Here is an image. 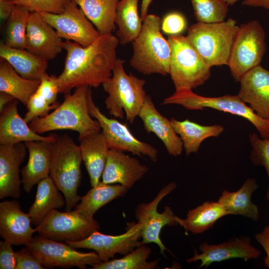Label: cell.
I'll list each match as a JSON object with an SVG mask.
<instances>
[{
	"label": "cell",
	"instance_id": "6da1fadb",
	"mask_svg": "<svg viewBox=\"0 0 269 269\" xmlns=\"http://www.w3.org/2000/svg\"><path fill=\"white\" fill-rule=\"evenodd\" d=\"M119 43L112 33L101 35L87 46L70 40L64 42L66 55L63 70L57 77L59 93L69 94L74 88H98L102 85L112 75Z\"/></svg>",
	"mask_w": 269,
	"mask_h": 269
},
{
	"label": "cell",
	"instance_id": "7a4b0ae2",
	"mask_svg": "<svg viewBox=\"0 0 269 269\" xmlns=\"http://www.w3.org/2000/svg\"><path fill=\"white\" fill-rule=\"evenodd\" d=\"M89 87L76 88L73 94L64 95V99L51 113L31 121L30 128L42 134L49 131L68 130L76 131L79 137L93 131H101L96 120L92 118L88 105Z\"/></svg>",
	"mask_w": 269,
	"mask_h": 269
},
{
	"label": "cell",
	"instance_id": "3957f363",
	"mask_svg": "<svg viewBox=\"0 0 269 269\" xmlns=\"http://www.w3.org/2000/svg\"><path fill=\"white\" fill-rule=\"evenodd\" d=\"M161 19L148 14L143 21L141 32L133 41L131 66L144 75L169 74L171 49L161 33Z\"/></svg>",
	"mask_w": 269,
	"mask_h": 269
},
{
	"label": "cell",
	"instance_id": "277c9868",
	"mask_svg": "<svg viewBox=\"0 0 269 269\" xmlns=\"http://www.w3.org/2000/svg\"><path fill=\"white\" fill-rule=\"evenodd\" d=\"M125 61L118 58L112 76L102 85L108 96L105 104L109 114L133 124L144 102L147 95L143 88L145 81L126 73Z\"/></svg>",
	"mask_w": 269,
	"mask_h": 269
},
{
	"label": "cell",
	"instance_id": "5b68a950",
	"mask_svg": "<svg viewBox=\"0 0 269 269\" xmlns=\"http://www.w3.org/2000/svg\"><path fill=\"white\" fill-rule=\"evenodd\" d=\"M82 161L79 145L67 134L58 135L52 143L49 176L65 197V211H71L81 199L78 189Z\"/></svg>",
	"mask_w": 269,
	"mask_h": 269
},
{
	"label": "cell",
	"instance_id": "8992f818",
	"mask_svg": "<svg viewBox=\"0 0 269 269\" xmlns=\"http://www.w3.org/2000/svg\"><path fill=\"white\" fill-rule=\"evenodd\" d=\"M239 27L232 18L218 22H197L188 29L186 37L209 66L228 65Z\"/></svg>",
	"mask_w": 269,
	"mask_h": 269
},
{
	"label": "cell",
	"instance_id": "52a82bcc",
	"mask_svg": "<svg viewBox=\"0 0 269 269\" xmlns=\"http://www.w3.org/2000/svg\"><path fill=\"white\" fill-rule=\"evenodd\" d=\"M167 104L180 105L192 110L210 108L241 116L255 126L261 138L269 139V119L258 116L238 95L207 97L199 95L190 89L179 88L175 89V92L161 103V105Z\"/></svg>",
	"mask_w": 269,
	"mask_h": 269
},
{
	"label": "cell",
	"instance_id": "ba28073f",
	"mask_svg": "<svg viewBox=\"0 0 269 269\" xmlns=\"http://www.w3.org/2000/svg\"><path fill=\"white\" fill-rule=\"evenodd\" d=\"M171 49L170 73L175 89H192L203 84L211 76V67L182 35L168 36Z\"/></svg>",
	"mask_w": 269,
	"mask_h": 269
},
{
	"label": "cell",
	"instance_id": "9c48e42d",
	"mask_svg": "<svg viewBox=\"0 0 269 269\" xmlns=\"http://www.w3.org/2000/svg\"><path fill=\"white\" fill-rule=\"evenodd\" d=\"M265 38V31L257 20L239 26L228 64L236 82L248 71L260 64L267 50Z\"/></svg>",
	"mask_w": 269,
	"mask_h": 269
},
{
	"label": "cell",
	"instance_id": "30bf717a",
	"mask_svg": "<svg viewBox=\"0 0 269 269\" xmlns=\"http://www.w3.org/2000/svg\"><path fill=\"white\" fill-rule=\"evenodd\" d=\"M25 246L45 268L58 267L67 269L76 267L85 269L88 265L92 267L102 262L95 251H78L67 243L39 235L33 237Z\"/></svg>",
	"mask_w": 269,
	"mask_h": 269
},
{
	"label": "cell",
	"instance_id": "8fae6325",
	"mask_svg": "<svg viewBox=\"0 0 269 269\" xmlns=\"http://www.w3.org/2000/svg\"><path fill=\"white\" fill-rule=\"evenodd\" d=\"M36 229L41 237L66 243L83 240L99 231L100 226L96 220L89 221L75 210L62 212L54 209Z\"/></svg>",
	"mask_w": 269,
	"mask_h": 269
},
{
	"label": "cell",
	"instance_id": "7c38bea8",
	"mask_svg": "<svg viewBox=\"0 0 269 269\" xmlns=\"http://www.w3.org/2000/svg\"><path fill=\"white\" fill-rule=\"evenodd\" d=\"M88 105L90 115L99 122L110 149L129 151L140 157L147 156L153 162L157 161L158 150L134 137L126 124L105 116L95 104L90 89Z\"/></svg>",
	"mask_w": 269,
	"mask_h": 269
},
{
	"label": "cell",
	"instance_id": "4fadbf2b",
	"mask_svg": "<svg viewBox=\"0 0 269 269\" xmlns=\"http://www.w3.org/2000/svg\"><path fill=\"white\" fill-rule=\"evenodd\" d=\"M176 187L174 182L163 187L155 198L148 203H141L135 209L134 215L138 222L142 224V242L143 244H156L160 253L164 255L167 248L160 238V233L165 226H177V216L169 206H165L162 213H159L157 207L160 202Z\"/></svg>",
	"mask_w": 269,
	"mask_h": 269
},
{
	"label": "cell",
	"instance_id": "5bb4252c",
	"mask_svg": "<svg viewBox=\"0 0 269 269\" xmlns=\"http://www.w3.org/2000/svg\"><path fill=\"white\" fill-rule=\"evenodd\" d=\"M126 230L124 234L114 236L104 234L97 231L83 240L66 243L75 249L93 250L102 262L107 261L116 254L125 256L143 244L140 240L142 237L141 223H129Z\"/></svg>",
	"mask_w": 269,
	"mask_h": 269
},
{
	"label": "cell",
	"instance_id": "9a60e30c",
	"mask_svg": "<svg viewBox=\"0 0 269 269\" xmlns=\"http://www.w3.org/2000/svg\"><path fill=\"white\" fill-rule=\"evenodd\" d=\"M39 12L55 29L59 36L66 40L87 46L101 35L74 0H72L60 13Z\"/></svg>",
	"mask_w": 269,
	"mask_h": 269
},
{
	"label": "cell",
	"instance_id": "2e32d148",
	"mask_svg": "<svg viewBox=\"0 0 269 269\" xmlns=\"http://www.w3.org/2000/svg\"><path fill=\"white\" fill-rule=\"evenodd\" d=\"M201 253L195 250L193 256L186 260L187 263L201 261L199 268H208L214 262H220L233 259H242L245 261L258 259L261 251L252 246L248 237L231 239L219 244H209L204 242L199 246Z\"/></svg>",
	"mask_w": 269,
	"mask_h": 269
},
{
	"label": "cell",
	"instance_id": "e0dca14e",
	"mask_svg": "<svg viewBox=\"0 0 269 269\" xmlns=\"http://www.w3.org/2000/svg\"><path fill=\"white\" fill-rule=\"evenodd\" d=\"M62 39L40 12H30L27 26V50L47 61L52 60L64 49Z\"/></svg>",
	"mask_w": 269,
	"mask_h": 269
},
{
	"label": "cell",
	"instance_id": "ac0fdd59",
	"mask_svg": "<svg viewBox=\"0 0 269 269\" xmlns=\"http://www.w3.org/2000/svg\"><path fill=\"white\" fill-rule=\"evenodd\" d=\"M28 213L23 212L17 200L0 203V235L12 245H26L36 231Z\"/></svg>",
	"mask_w": 269,
	"mask_h": 269
},
{
	"label": "cell",
	"instance_id": "d6986e66",
	"mask_svg": "<svg viewBox=\"0 0 269 269\" xmlns=\"http://www.w3.org/2000/svg\"><path fill=\"white\" fill-rule=\"evenodd\" d=\"M148 171V167L136 158L124 151L110 149L102 175V182L110 184L118 183L129 189Z\"/></svg>",
	"mask_w": 269,
	"mask_h": 269
},
{
	"label": "cell",
	"instance_id": "ffe728a7",
	"mask_svg": "<svg viewBox=\"0 0 269 269\" xmlns=\"http://www.w3.org/2000/svg\"><path fill=\"white\" fill-rule=\"evenodd\" d=\"M238 95L262 118L269 119V70L260 64L241 77Z\"/></svg>",
	"mask_w": 269,
	"mask_h": 269
},
{
	"label": "cell",
	"instance_id": "44dd1931",
	"mask_svg": "<svg viewBox=\"0 0 269 269\" xmlns=\"http://www.w3.org/2000/svg\"><path fill=\"white\" fill-rule=\"evenodd\" d=\"M18 100L8 104L0 113V144L12 145L28 141L41 140L54 142L58 136L51 134L43 136L34 132L19 115Z\"/></svg>",
	"mask_w": 269,
	"mask_h": 269
},
{
	"label": "cell",
	"instance_id": "7402d4cb",
	"mask_svg": "<svg viewBox=\"0 0 269 269\" xmlns=\"http://www.w3.org/2000/svg\"><path fill=\"white\" fill-rule=\"evenodd\" d=\"M27 149L24 142L12 145H0V199L10 197L17 199L20 195L19 167Z\"/></svg>",
	"mask_w": 269,
	"mask_h": 269
},
{
	"label": "cell",
	"instance_id": "603a6c76",
	"mask_svg": "<svg viewBox=\"0 0 269 269\" xmlns=\"http://www.w3.org/2000/svg\"><path fill=\"white\" fill-rule=\"evenodd\" d=\"M138 117L148 133H153L163 143L169 154L179 155L183 142L172 127L170 120L163 116L155 108L149 95H147Z\"/></svg>",
	"mask_w": 269,
	"mask_h": 269
},
{
	"label": "cell",
	"instance_id": "cb8c5ba5",
	"mask_svg": "<svg viewBox=\"0 0 269 269\" xmlns=\"http://www.w3.org/2000/svg\"><path fill=\"white\" fill-rule=\"evenodd\" d=\"M53 142L33 140L24 142L28 162L21 170L24 190L29 193L41 180L49 176Z\"/></svg>",
	"mask_w": 269,
	"mask_h": 269
},
{
	"label": "cell",
	"instance_id": "d4e9b609",
	"mask_svg": "<svg viewBox=\"0 0 269 269\" xmlns=\"http://www.w3.org/2000/svg\"><path fill=\"white\" fill-rule=\"evenodd\" d=\"M83 161L92 187L100 181L110 148L102 131H93L78 137Z\"/></svg>",
	"mask_w": 269,
	"mask_h": 269
},
{
	"label": "cell",
	"instance_id": "484cf974",
	"mask_svg": "<svg viewBox=\"0 0 269 269\" xmlns=\"http://www.w3.org/2000/svg\"><path fill=\"white\" fill-rule=\"evenodd\" d=\"M0 58L8 62L18 74L27 79L40 80L47 74V60L26 49L10 47L1 43Z\"/></svg>",
	"mask_w": 269,
	"mask_h": 269
},
{
	"label": "cell",
	"instance_id": "4316f807",
	"mask_svg": "<svg viewBox=\"0 0 269 269\" xmlns=\"http://www.w3.org/2000/svg\"><path fill=\"white\" fill-rule=\"evenodd\" d=\"M255 178H248L237 191L224 190L218 201L232 215H238L255 221L260 218L259 207L251 200L253 193L258 188Z\"/></svg>",
	"mask_w": 269,
	"mask_h": 269
},
{
	"label": "cell",
	"instance_id": "83f0119b",
	"mask_svg": "<svg viewBox=\"0 0 269 269\" xmlns=\"http://www.w3.org/2000/svg\"><path fill=\"white\" fill-rule=\"evenodd\" d=\"M232 214L218 201H206L188 211L186 217L177 216L176 221L186 232L201 234L213 227L221 218Z\"/></svg>",
	"mask_w": 269,
	"mask_h": 269
},
{
	"label": "cell",
	"instance_id": "f1b7e54d",
	"mask_svg": "<svg viewBox=\"0 0 269 269\" xmlns=\"http://www.w3.org/2000/svg\"><path fill=\"white\" fill-rule=\"evenodd\" d=\"M63 196L50 176L41 180L37 183L35 200L28 210L32 224L38 226L52 210L62 208L66 203Z\"/></svg>",
	"mask_w": 269,
	"mask_h": 269
},
{
	"label": "cell",
	"instance_id": "f546056e",
	"mask_svg": "<svg viewBox=\"0 0 269 269\" xmlns=\"http://www.w3.org/2000/svg\"><path fill=\"white\" fill-rule=\"evenodd\" d=\"M128 190L120 184H110L100 182L81 197L75 210L89 221H93L95 220L94 215L100 208L124 196Z\"/></svg>",
	"mask_w": 269,
	"mask_h": 269
},
{
	"label": "cell",
	"instance_id": "4dcf8cb0",
	"mask_svg": "<svg viewBox=\"0 0 269 269\" xmlns=\"http://www.w3.org/2000/svg\"><path fill=\"white\" fill-rule=\"evenodd\" d=\"M170 121L175 132L180 135L186 155L197 153L205 139L217 137L224 131V127L220 125L202 126L188 119L180 121L174 118Z\"/></svg>",
	"mask_w": 269,
	"mask_h": 269
},
{
	"label": "cell",
	"instance_id": "1f68e13d",
	"mask_svg": "<svg viewBox=\"0 0 269 269\" xmlns=\"http://www.w3.org/2000/svg\"><path fill=\"white\" fill-rule=\"evenodd\" d=\"M101 35L116 28V8L120 0H74Z\"/></svg>",
	"mask_w": 269,
	"mask_h": 269
},
{
	"label": "cell",
	"instance_id": "d6a6232c",
	"mask_svg": "<svg viewBox=\"0 0 269 269\" xmlns=\"http://www.w3.org/2000/svg\"><path fill=\"white\" fill-rule=\"evenodd\" d=\"M40 80H29L18 74L6 60L0 58V92L8 94L26 107L37 90Z\"/></svg>",
	"mask_w": 269,
	"mask_h": 269
},
{
	"label": "cell",
	"instance_id": "836d02e7",
	"mask_svg": "<svg viewBox=\"0 0 269 269\" xmlns=\"http://www.w3.org/2000/svg\"><path fill=\"white\" fill-rule=\"evenodd\" d=\"M139 0H121L116 8L117 37L121 44L133 41L140 34L142 21L138 11Z\"/></svg>",
	"mask_w": 269,
	"mask_h": 269
},
{
	"label": "cell",
	"instance_id": "e575fe53",
	"mask_svg": "<svg viewBox=\"0 0 269 269\" xmlns=\"http://www.w3.org/2000/svg\"><path fill=\"white\" fill-rule=\"evenodd\" d=\"M151 249L143 244L120 259L101 262L92 266V269H154L160 259L148 262Z\"/></svg>",
	"mask_w": 269,
	"mask_h": 269
},
{
	"label": "cell",
	"instance_id": "d590c367",
	"mask_svg": "<svg viewBox=\"0 0 269 269\" xmlns=\"http://www.w3.org/2000/svg\"><path fill=\"white\" fill-rule=\"evenodd\" d=\"M30 11L14 4L7 19L4 43L10 47L26 49L27 26Z\"/></svg>",
	"mask_w": 269,
	"mask_h": 269
},
{
	"label": "cell",
	"instance_id": "8d00e7d4",
	"mask_svg": "<svg viewBox=\"0 0 269 269\" xmlns=\"http://www.w3.org/2000/svg\"><path fill=\"white\" fill-rule=\"evenodd\" d=\"M198 22L213 23L225 20L229 5L222 0H190Z\"/></svg>",
	"mask_w": 269,
	"mask_h": 269
},
{
	"label": "cell",
	"instance_id": "74e56055",
	"mask_svg": "<svg viewBox=\"0 0 269 269\" xmlns=\"http://www.w3.org/2000/svg\"><path fill=\"white\" fill-rule=\"evenodd\" d=\"M250 144L252 147L250 158L256 166L265 167L269 179V187L266 194L269 201V139L260 138L256 133L249 135Z\"/></svg>",
	"mask_w": 269,
	"mask_h": 269
},
{
	"label": "cell",
	"instance_id": "f35d334b",
	"mask_svg": "<svg viewBox=\"0 0 269 269\" xmlns=\"http://www.w3.org/2000/svg\"><path fill=\"white\" fill-rule=\"evenodd\" d=\"M72 0H8L13 4L26 7L30 12L58 14L62 12Z\"/></svg>",
	"mask_w": 269,
	"mask_h": 269
},
{
	"label": "cell",
	"instance_id": "ab89813d",
	"mask_svg": "<svg viewBox=\"0 0 269 269\" xmlns=\"http://www.w3.org/2000/svg\"><path fill=\"white\" fill-rule=\"evenodd\" d=\"M59 105L58 102L54 105L49 104L37 90L28 102L26 105L27 112L23 119L28 124L37 118L46 116L50 110L56 108Z\"/></svg>",
	"mask_w": 269,
	"mask_h": 269
},
{
	"label": "cell",
	"instance_id": "60d3db41",
	"mask_svg": "<svg viewBox=\"0 0 269 269\" xmlns=\"http://www.w3.org/2000/svg\"><path fill=\"white\" fill-rule=\"evenodd\" d=\"M187 27L185 17L178 11L170 12L161 19V31L169 36L181 35Z\"/></svg>",
	"mask_w": 269,
	"mask_h": 269
},
{
	"label": "cell",
	"instance_id": "b9f144b4",
	"mask_svg": "<svg viewBox=\"0 0 269 269\" xmlns=\"http://www.w3.org/2000/svg\"><path fill=\"white\" fill-rule=\"evenodd\" d=\"M37 91L50 105L58 103L56 101L59 93L57 82V77L49 75L47 73L40 79V83Z\"/></svg>",
	"mask_w": 269,
	"mask_h": 269
},
{
	"label": "cell",
	"instance_id": "7bdbcfd3",
	"mask_svg": "<svg viewBox=\"0 0 269 269\" xmlns=\"http://www.w3.org/2000/svg\"><path fill=\"white\" fill-rule=\"evenodd\" d=\"M16 269H44L32 253L26 247L15 252Z\"/></svg>",
	"mask_w": 269,
	"mask_h": 269
},
{
	"label": "cell",
	"instance_id": "ee69618b",
	"mask_svg": "<svg viewBox=\"0 0 269 269\" xmlns=\"http://www.w3.org/2000/svg\"><path fill=\"white\" fill-rule=\"evenodd\" d=\"M10 243L6 241L0 242V269H16V259Z\"/></svg>",
	"mask_w": 269,
	"mask_h": 269
},
{
	"label": "cell",
	"instance_id": "f6af8a7d",
	"mask_svg": "<svg viewBox=\"0 0 269 269\" xmlns=\"http://www.w3.org/2000/svg\"><path fill=\"white\" fill-rule=\"evenodd\" d=\"M255 238L263 248L266 253L264 263L266 267L269 268V237L264 235L262 232H260L255 234Z\"/></svg>",
	"mask_w": 269,
	"mask_h": 269
},
{
	"label": "cell",
	"instance_id": "bcb514c9",
	"mask_svg": "<svg viewBox=\"0 0 269 269\" xmlns=\"http://www.w3.org/2000/svg\"><path fill=\"white\" fill-rule=\"evenodd\" d=\"M14 5L7 0H0V16L1 20L8 19Z\"/></svg>",
	"mask_w": 269,
	"mask_h": 269
},
{
	"label": "cell",
	"instance_id": "7dc6e473",
	"mask_svg": "<svg viewBox=\"0 0 269 269\" xmlns=\"http://www.w3.org/2000/svg\"><path fill=\"white\" fill-rule=\"evenodd\" d=\"M242 4L251 7H261L269 10V0H244Z\"/></svg>",
	"mask_w": 269,
	"mask_h": 269
},
{
	"label": "cell",
	"instance_id": "c3c4849f",
	"mask_svg": "<svg viewBox=\"0 0 269 269\" xmlns=\"http://www.w3.org/2000/svg\"><path fill=\"white\" fill-rule=\"evenodd\" d=\"M15 99L11 95L4 93H0V112L1 113L4 107L9 103Z\"/></svg>",
	"mask_w": 269,
	"mask_h": 269
},
{
	"label": "cell",
	"instance_id": "681fc988",
	"mask_svg": "<svg viewBox=\"0 0 269 269\" xmlns=\"http://www.w3.org/2000/svg\"><path fill=\"white\" fill-rule=\"evenodd\" d=\"M152 1V0H141L140 7V17L142 22L148 15V9Z\"/></svg>",
	"mask_w": 269,
	"mask_h": 269
},
{
	"label": "cell",
	"instance_id": "f907efd6",
	"mask_svg": "<svg viewBox=\"0 0 269 269\" xmlns=\"http://www.w3.org/2000/svg\"><path fill=\"white\" fill-rule=\"evenodd\" d=\"M264 235L269 237V222L268 225L266 226L262 232Z\"/></svg>",
	"mask_w": 269,
	"mask_h": 269
},
{
	"label": "cell",
	"instance_id": "816d5d0a",
	"mask_svg": "<svg viewBox=\"0 0 269 269\" xmlns=\"http://www.w3.org/2000/svg\"><path fill=\"white\" fill-rule=\"evenodd\" d=\"M224 1H225L226 3H227L229 6L231 5L232 6L234 4H235L239 0H222Z\"/></svg>",
	"mask_w": 269,
	"mask_h": 269
},
{
	"label": "cell",
	"instance_id": "f5cc1de1",
	"mask_svg": "<svg viewBox=\"0 0 269 269\" xmlns=\"http://www.w3.org/2000/svg\"></svg>",
	"mask_w": 269,
	"mask_h": 269
}]
</instances>
